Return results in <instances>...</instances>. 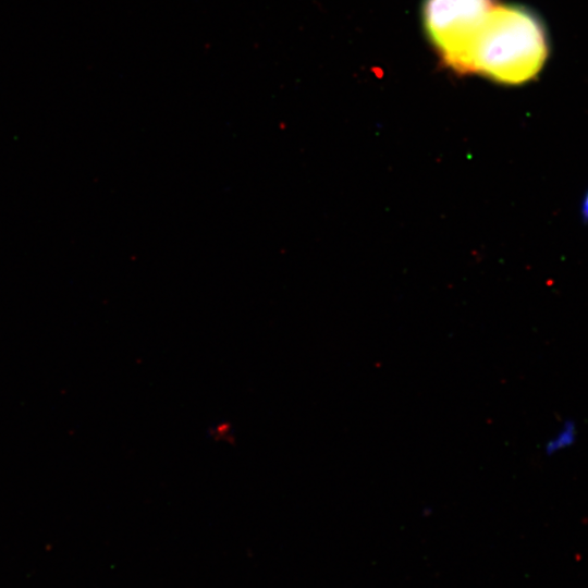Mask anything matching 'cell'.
Returning a JSON list of instances; mask_svg holds the SVG:
<instances>
[{
	"label": "cell",
	"instance_id": "obj_3",
	"mask_svg": "<svg viewBox=\"0 0 588 588\" xmlns=\"http://www.w3.org/2000/svg\"><path fill=\"white\" fill-rule=\"evenodd\" d=\"M584 216L585 218H588V195L586 196L585 203H584Z\"/></svg>",
	"mask_w": 588,
	"mask_h": 588
},
{
	"label": "cell",
	"instance_id": "obj_2",
	"mask_svg": "<svg viewBox=\"0 0 588 588\" xmlns=\"http://www.w3.org/2000/svg\"><path fill=\"white\" fill-rule=\"evenodd\" d=\"M494 0H426L424 21L436 51L451 70L473 73L474 49Z\"/></svg>",
	"mask_w": 588,
	"mask_h": 588
},
{
	"label": "cell",
	"instance_id": "obj_1",
	"mask_svg": "<svg viewBox=\"0 0 588 588\" xmlns=\"http://www.w3.org/2000/svg\"><path fill=\"white\" fill-rule=\"evenodd\" d=\"M548 53L546 29L531 11L495 3L474 49L473 73L518 85L537 76Z\"/></svg>",
	"mask_w": 588,
	"mask_h": 588
}]
</instances>
